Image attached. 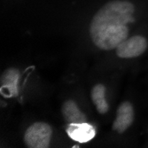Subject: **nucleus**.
Listing matches in <instances>:
<instances>
[{
	"instance_id": "obj_3",
	"label": "nucleus",
	"mask_w": 148,
	"mask_h": 148,
	"mask_svg": "<svg viewBox=\"0 0 148 148\" xmlns=\"http://www.w3.org/2000/svg\"><path fill=\"white\" fill-rule=\"evenodd\" d=\"M147 40L142 36H134L127 38L116 48V54L122 59L137 58L147 49Z\"/></svg>"
},
{
	"instance_id": "obj_8",
	"label": "nucleus",
	"mask_w": 148,
	"mask_h": 148,
	"mask_svg": "<svg viewBox=\"0 0 148 148\" xmlns=\"http://www.w3.org/2000/svg\"><path fill=\"white\" fill-rule=\"evenodd\" d=\"M91 99L96 106L97 111L99 114H105L106 113H107L109 106L106 99V87L103 84H98L92 88Z\"/></svg>"
},
{
	"instance_id": "obj_2",
	"label": "nucleus",
	"mask_w": 148,
	"mask_h": 148,
	"mask_svg": "<svg viewBox=\"0 0 148 148\" xmlns=\"http://www.w3.org/2000/svg\"><path fill=\"white\" fill-rule=\"evenodd\" d=\"M52 130L45 123H36L28 128L24 135V143L29 148H47L50 145Z\"/></svg>"
},
{
	"instance_id": "obj_5",
	"label": "nucleus",
	"mask_w": 148,
	"mask_h": 148,
	"mask_svg": "<svg viewBox=\"0 0 148 148\" xmlns=\"http://www.w3.org/2000/svg\"><path fill=\"white\" fill-rule=\"evenodd\" d=\"M20 79L19 71L15 69H9L4 72L1 77V92L7 98L18 95V83Z\"/></svg>"
},
{
	"instance_id": "obj_4",
	"label": "nucleus",
	"mask_w": 148,
	"mask_h": 148,
	"mask_svg": "<svg viewBox=\"0 0 148 148\" xmlns=\"http://www.w3.org/2000/svg\"><path fill=\"white\" fill-rule=\"evenodd\" d=\"M134 121V109L132 105L125 101L120 105L117 109L116 118L113 123V130L119 132L123 133L133 123Z\"/></svg>"
},
{
	"instance_id": "obj_1",
	"label": "nucleus",
	"mask_w": 148,
	"mask_h": 148,
	"mask_svg": "<svg viewBox=\"0 0 148 148\" xmlns=\"http://www.w3.org/2000/svg\"><path fill=\"white\" fill-rule=\"evenodd\" d=\"M134 5L125 0H113L104 5L90 25L93 44L104 51L116 49L128 37V24L134 21Z\"/></svg>"
},
{
	"instance_id": "obj_7",
	"label": "nucleus",
	"mask_w": 148,
	"mask_h": 148,
	"mask_svg": "<svg viewBox=\"0 0 148 148\" xmlns=\"http://www.w3.org/2000/svg\"><path fill=\"white\" fill-rule=\"evenodd\" d=\"M61 112L65 120L69 123H86L87 118L84 114L79 109L77 104L72 100H66L61 107Z\"/></svg>"
},
{
	"instance_id": "obj_6",
	"label": "nucleus",
	"mask_w": 148,
	"mask_h": 148,
	"mask_svg": "<svg viewBox=\"0 0 148 148\" xmlns=\"http://www.w3.org/2000/svg\"><path fill=\"white\" fill-rule=\"evenodd\" d=\"M68 135L75 141L85 143L95 137V129L87 123H69L66 129Z\"/></svg>"
}]
</instances>
